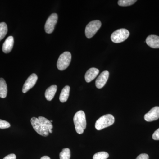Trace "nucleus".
Masks as SVG:
<instances>
[{
  "label": "nucleus",
  "mask_w": 159,
  "mask_h": 159,
  "mask_svg": "<svg viewBox=\"0 0 159 159\" xmlns=\"http://www.w3.org/2000/svg\"><path fill=\"white\" fill-rule=\"evenodd\" d=\"M14 44V38L12 36H10L7 38L3 43L2 46V51L6 54L10 53Z\"/></svg>",
  "instance_id": "f8f14e48"
},
{
  "label": "nucleus",
  "mask_w": 159,
  "mask_h": 159,
  "mask_svg": "<svg viewBox=\"0 0 159 159\" xmlns=\"http://www.w3.org/2000/svg\"><path fill=\"white\" fill-rule=\"evenodd\" d=\"M70 150L68 148L63 149L59 154L60 159H70Z\"/></svg>",
  "instance_id": "6ab92c4d"
},
{
  "label": "nucleus",
  "mask_w": 159,
  "mask_h": 159,
  "mask_svg": "<svg viewBox=\"0 0 159 159\" xmlns=\"http://www.w3.org/2000/svg\"><path fill=\"white\" fill-rule=\"evenodd\" d=\"M8 32V27L6 23H0V41L6 36Z\"/></svg>",
  "instance_id": "a211bd4d"
},
{
  "label": "nucleus",
  "mask_w": 159,
  "mask_h": 159,
  "mask_svg": "<svg viewBox=\"0 0 159 159\" xmlns=\"http://www.w3.org/2000/svg\"><path fill=\"white\" fill-rule=\"evenodd\" d=\"M51 121V122H53V121H52V120H51V121Z\"/></svg>",
  "instance_id": "cd10ccee"
},
{
  "label": "nucleus",
  "mask_w": 159,
  "mask_h": 159,
  "mask_svg": "<svg viewBox=\"0 0 159 159\" xmlns=\"http://www.w3.org/2000/svg\"><path fill=\"white\" fill-rule=\"evenodd\" d=\"M40 159H51V158L48 156H43Z\"/></svg>",
  "instance_id": "a878e982"
},
{
  "label": "nucleus",
  "mask_w": 159,
  "mask_h": 159,
  "mask_svg": "<svg viewBox=\"0 0 159 159\" xmlns=\"http://www.w3.org/2000/svg\"><path fill=\"white\" fill-rule=\"evenodd\" d=\"M58 16L56 13H52L50 16L45 25V30L46 33L51 34L54 31V28L57 24Z\"/></svg>",
  "instance_id": "0eeeda50"
},
{
  "label": "nucleus",
  "mask_w": 159,
  "mask_h": 159,
  "mask_svg": "<svg viewBox=\"0 0 159 159\" xmlns=\"http://www.w3.org/2000/svg\"><path fill=\"white\" fill-rule=\"evenodd\" d=\"M129 35V32L127 29H121L116 30L111 35V40L113 43H122L124 41Z\"/></svg>",
  "instance_id": "20e7f679"
},
{
  "label": "nucleus",
  "mask_w": 159,
  "mask_h": 159,
  "mask_svg": "<svg viewBox=\"0 0 159 159\" xmlns=\"http://www.w3.org/2000/svg\"><path fill=\"white\" fill-rule=\"evenodd\" d=\"M31 122L32 127L38 134L44 137L48 135V130L42 125L39 119L35 117H33L31 119Z\"/></svg>",
  "instance_id": "423d86ee"
},
{
  "label": "nucleus",
  "mask_w": 159,
  "mask_h": 159,
  "mask_svg": "<svg viewBox=\"0 0 159 159\" xmlns=\"http://www.w3.org/2000/svg\"><path fill=\"white\" fill-rule=\"evenodd\" d=\"M115 122V118L111 114L104 115L99 118L95 123V128L98 130L111 126Z\"/></svg>",
  "instance_id": "f03ea898"
},
{
  "label": "nucleus",
  "mask_w": 159,
  "mask_h": 159,
  "mask_svg": "<svg viewBox=\"0 0 159 159\" xmlns=\"http://www.w3.org/2000/svg\"><path fill=\"white\" fill-rule=\"evenodd\" d=\"M152 139L154 140H159V128L156 130L152 134Z\"/></svg>",
  "instance_id": "5701e85b"
},
{
  "label": "nucleus",
  "mask_w": 159,
  "mask_h": 159,
  "mask_svg": "<svg viewBox=\"0 0 159 159\" xmlns=\"http://www.w3.org/2000/svg\"><path fill=\"white\" fill-rule=\"evenodd\" d=\"M38 119H39L40 122H41L42 125L48 130L52 129L53 128V125L50 120L46 119L44 117L42 116L39 117Z\"/></svg>",
  "instance_id": "f3484780"
},
{
  "label": "nucleus",
  "mask_w": 159,
  "mask_h": 159,
  "mask_svg": "<svg viewBox=\"0 0 159 159\" xmlns=\"http://www.w3.org/2000/svg\"><path fill=\"white\" fill-rule=\"evenodd\" d=\"M74 124L77 133L81 134L86 127L85 114L83 111H77L74 115Z\"/></svg>",
  "instance_id": "f257e3e1"
},
{
  "label": "nucleus",
  "mask_w": 159,
  "mask_h": 159,
  "mask_svg": "<svg viewBox=\"0 0 159 159\" xmlns=\"http://www.w3.org/2000/svg\"><path fill=\"white\" fill-rule=\"evenodd\" d=\"M99 70L95 68H92L87 71L85 74V80L87 82H90L93 80L99 74Z\"/></svg>",
  "instance_id": "ddd939ff"
},
{
  "label": "nucleus",
  "mask_w": 159,
  "mask_h": 159,
  "mask_svg": "<svg viewBox=\"0 0 159 159\" xmlns=\"http://www.w3.org/2000/svg\"><path fill=\"white\" fill-rule=\"evenodd\" d=\"M146 43L152 48H159V36L156 35H149L146 39Z\"/></svg>",
  "instance_id": "9b49d317"
},
{
  "label": "nucleus",
  "mask_w": 159,
  "mask_h": 159,
  "mask_svg": "<svg viewBox=\"0 0 159 159\" xmlns=\"http://www.w3.org/2000/svg\"><path fill=\"white\" fill-rule=\"evenodd\" d=\"M109 157V154L105 152H100L95 154L93 159H107Z\"/></svg>",
  "instance_id": "412c9836"
},
{
  "label": "nucleus",
  "mask_w": 159,
  "mask_h": 159,
  "mask_svg": "<svg viewBox=\"0 0 159 159\" xmlns=\"http://www.w3.org/2000/svg\"><path fill=\"white\" fill-rule=\"evenodd\" d=\"M57 86L55 85H51L46 90L45 96L48 101H51L54 98L57 92Z\"/></svg>",
  "instance_id": "4468645a"
},
{
  "label": "nucleus",
  "mask_w": 159,
  "mask_h": 159,
  "mask_svg": "<svg viewBox=\"0 0 159 159\" xmlns=\"http://www.w3.org/2000/svg\"><path fill=\"white\" fill-rule=\"evenodd\" d=\"M109 76V73L108 71H104L102 72L96 81V86L98 89H101L104 87L107 82Z\"/></svg>",
  "instance_id": "9d476101"
},
{
  "label": "nucleus",
  "mask_w": 159,
  "mask_h": 159,
  "mask_svg": "<svg viewBox=\"0 0 159 159\" xmlns=\"http://www.w3.org/2000/svg\"><path fill=\"white\" fill-rule=\"evenodd\" d=\"M159 118V107H155L152 108L144 116V119L147 122H152Z\"/></svg>",
  "instance_id": "1a4fd4ad"
},
{
  "label": "nucleus",
  "mask_w": 159,
  "mask_h": 159,
  "mask_svg": "<svg viewBox=\"0 0 159 159\" xmlns=\"http://www.w3.org/2000/svg\"><path fill=\"white\" fill-rule=\"evenodd\" d=\"M101 26V22L98 20L92 21L88 24L85 30L86 36L88 38H91L96 34Z\"/></svg>",
  "instance_id": "39448f33"
},
{
  "label": "nucleus",
  "mask_w": 159,
  "mask_h": 159,
  "mask_svg": "<svg viewBox=\"0 0 159 159\" xmlns=\"http://www.w3.org/2000/svg\"><path fill=\"white\" fill-rule=\"evenodd\" d=\"M3 159H16V156L14 154H10L5 157Z\"/></svg>",
  "instance_id": "393cba45"
},
{
  "label": "nucleus",
  "mask_w": 159,
  "mask_h": 159,
  "mask_svg": "<svg viewBox=\"0 0 159 159\" xmlns=\"http://www.w3.org/2000/svg\"><path fill=\"white\" fill-rule=\"evenodd\" d=\"M49 133H52V132H53V130H52V129H49L48 130Z\"/></svg>",
  "instance_id": "bb28decb"
},
{
  "label": "nucleus",
  "mask_w": 159,
  "mask_h": 159,
  "mask_svg": "<svg viewBox=\"0 0 159 159\" xmlns=\"http://www.w3.org/2000/svg\"><path fill=\"white\" fill-rule=\"evenodd\" d=\"M38 77L37 75L35 74H31L27 79L23 85L22 92L23 93H27L31 88L35 85V84L37 82Z\"/></svg>",
  "instance_id": "6e6552de"
},
{
  "label": "nucleus",
  "mask_w": 159,
  "mask_h": 159,
  "mask_svg": "<svg viewBox=\"0 0 159 159\" xmlns=\"http://www.w3.org/2000/svg\"><path fill=\"white\" fill-rule=\"evenodd\" d=\"M7 85L5 80L2 78H0V97L5 98L7 97Z\"/></svg>",
  "instance_id": "dca6fc26"
},
{
  "label": "nucleus",
  "mask_w": 159,
  "mask_h": 159,
  "mask_svg": "<svg viewBox=\"0 0 159 159\" xmlns=\"http://www.w3.org/2000/svg\"><path fill=\"white\" fill-rule=\"evenodd\" d=\"M10 127V124L9 122L5 120L0 119V129H5Z\"/></svg>",
  "instance_id": "4be33fe9"
},
{
  "label": "nucleus",
  "mask_w": 159,
  "mask_h": 159,
  "mask_svg": "<svg viewBox=\"0 0 159 159\" xmlns=\"http://www.w3.org/2000/svg\"><path fill=\"white\" fill-rule=\"evenodd\" d=\"M70 88L68 85L66 86L62 89L59 97L60 101L61 102H65L67 101L70 95Z\"/></svg>",
  "instance_id": "2eb2a0df"
},
{
  "label": "nucleus",
  "mask_w": 159,
  "mask_h": 159,
  "mask_svg": "<svg viewBox=\"0 0 159 159\" xmlns=\"http://www.w3.org/2000/svg\"><path fill=\"white\" fill-rule=\"evenodd\" d=\"M149 156L148 154L146 153H142L139 155L136 159H148Z\"/></svg>",
  "instance_id": "b1692460"
},
{
  "label": "nucleus",
  "mask_w": 159,
  "mask_h": 159,
  "mask_svg": "<svg viewBox=\"0 0 159 159\" xmlns=\"http://www.w3.org/2000/svg\"><path fill=\"white\" fill-rule=\"evenodd\" d=\"M71 58V53L68 51H66L61 54L57 61V69L59 70L63 71L67 68L70 63Z\"/></svg>",
  "instance_id": "7ed1b4c3"
},
{
  "label": "nucleus",
  "mask_w": 159,
  "mask_h": 159,
  "mask_svg": "<svg viewBox=\"0 0 159 159\" xmlns=\"http://www.w3.org/2000/svg\"><path fill=\"white\" fill-rule=\"evenodd\" d=\"M136 2H137L136 0H119L118 4L119 6L125 7L133 5Z\"/></svg>",
  "instance_id": "aec40b11"
}]
</instances>
